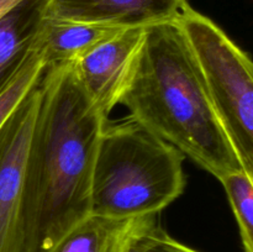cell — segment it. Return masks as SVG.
I'll return each instance as SVG.
<instances>
[{"label": "cell", "instance_id": "obj_5", "mask_svg": "<svg viewBox=\"0 0 253 252\" xmlns=\"http://www.w3.org/2000/svg\"><path fill=\"white\" fill-rule=\"evenodd\" d=\"M39 84L0 130V252H22L25 166L39 108Z\"/></svg>", "mask_w": 253, "mask_h": 252}, {"label": "cell", "instance_id": "obj_3", "mask_svg": "<svg viewBox=\"0 0 253 252\" xmlns=\"http://www.w3.org/2000/svg\"><path fill=\"white\" fill-rule=\"evenodd\" d=\"M185 156L128 118L105 124L94 162L91 214L158 215L183 194Z\"/></svg>", "mask_w": 253, "mask_h": 252}, {"label": "cell", "instance_id": "obj_4", "mask_svg": "<svg viewBox=\"0 0 253 252\" xmlns=\"http://www.w3.org/2000/svg\"><path fill=\"white\" fill-rule=\"evenodd\" d=\"M178 21L199 58L222 127L253 180V59L189 4Z\"/></svg>", "mask_w": 253, "mask_h": 252}, {"label": "cell", "instance_id": "obj_1", "mask_svg": "<svg viewBox=\"0 0 253 252\" xmlns=\"http://www.w3.org/2000/svg\"><path fill=\"white\" fill-rule=\"evenodd\" d=\"M25 166L22 252H48L91 214V179L109 118L90 100L73 64L48 66Z\"/></svg>", "mask_w": 253, "mask_h": 252}, {"label": "cell", "instance_id": "obj_12", "mask_svg": "<svg viewBox=\"0 0 253 252\" xmlns=\"http://www.w3.org/2000/svg\"><path fill=\"white\" fill-rule=\"evenodd\" d=\"M239 224L245 252H253V180L245 170L220 179Z\"/></svg>", "mask_w": 253, "mask_h": 252}, {"label": "cell", "instance_id": "obj_13", "mask_svg": "<svg viewBox=\"0 0 253 252\" xmlns=\"http://www.w3.org/2000/svg\"><path fill=\"white\" fill-rule=\"evenodd\" d=\"M130 252H199L177 241L167 234L160 222L143 232L135 241Z\"/></svg>", "mask_w": 253, "mask_h": 252}, {"label": "cell", "instance_id": "obj_11", "mask_svg": "<svg viewBox=\"0 0 253 252\" xmlns=\"http://www.w3.org/2000/svg\"><path fill=\"white\" fill-rule=\"evenodd\" d=\"M46 68L43 49L37 40L36 47L32 49L14 78L0 93V130L29 91L39 84Z\"/></svg>", "mask_w": 253, "mask_h": 252}, {"label": "cell", "instance_id": "obj_8", "mask_svg": "<svg viewBox=\"0 0 253 252\" xmlns=\"http://www.w3.org/2000/svg\"><path fill=\"white\" fill-rule=\"evenodd\" d=\"M157 222L158 215L120 219L90 214L48 252H130L137 237Z\"/></svg>", "mask_w": 253, "mask_h": 252}, {"label": "cell", "instance_id": "obj_10", "mask_svg": "<svg viewBox=\"0 0 253 252\" xmlns=\"http://www.w3.org/2000/svg\"><path fill=\"white\" fill-rule=\"evenodd\" d=\"M47 0H25L0 19V93L37 44Z\"/></svg>", "mask_w": 253, "mask_h": 252}, {"label": "cell", "instance_id": "obj_14", "mask_svg": "<svg viewBox=\"0 0 253 252\" xmlns=\"http://www.w3.org/2000/svg\"><path fill=\"white\" fill-rule=\"evenodd\" d=\"M25 0H0V19Z\"/></svg>", "mask_w": 253, "mask_h": 252}, {"label": "cell", "instance_id": "obj_7", "mask_svg": "<svg viewBox=\"0 0 253 252\" xmlns=\"http://www.w3.org/2000/svg\"><path fill=\"white\" fill-rule=\"evenodd\" d=\"M188 0H47L44 14L121 27H150L179 17Z\"/></svg>", "mask_w": 253, "mask_h": 252}, {"label": "cell", "instance_id": "obj_2", "mask_svg": "<svg viewBox=\"0 0 253 252\" xmlns=\"http://www.w3.org/2000/svg\"><path fill=\"white\" fill-rule=\"evenodd\" d=\"M120 104L131 119L219 180L244 170L178 19L147 27L137 69Z\"/></svg>", "mask_w": 253, "mask_h": 252}, {"label": "cell", "instance_id": "obj_9", "mask_svg": "<svg viewBox=\"0 0 253 252\" xmlns=\"http://www.w3.org/2000/svg\"><path fill=\"white\" fill-rule=\"evenodd\" d=\"M128 27L72 21L44 14L37 40L48 67L74 63Z\"/></svg>", "mask_w": 253, "mask_h": 252}, {"label": "cell", "instance_id": "obj_6", "mask_svg": "<svg viewBox=\"0 0 253 252\" xmlns=\"http://www.w3.org/2000/svg\"><path fill=\"white\" fill-rule=\"evenodd\" d=\"M147 27H128L74 62L79 83L105 116L114 110L132 83Z\"/></svg>", "mask_w": 253, "mask_h": 252}]
</instances>
